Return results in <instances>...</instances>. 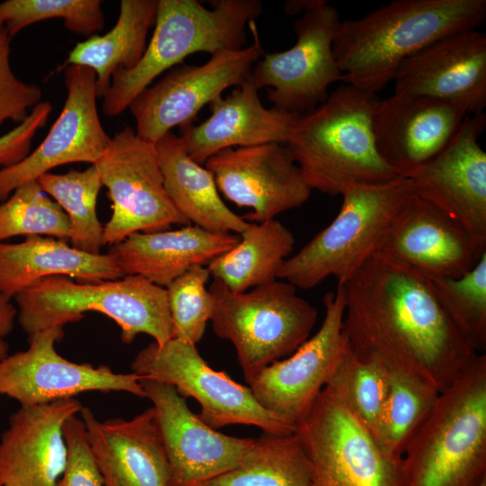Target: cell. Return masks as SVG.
<instances>
[{
    "label": "cell",
    "instance_id": "ffe728a7",
    "mask_svg": "<svg viewBox=\"0 0 486 486\" xmlns=\"http://www.w3.org/2000/svg\"><path fill=\"white\" fill-rule=\"evenodd\" d=\"M394 94L426 96L464 110L486 106V34L476 29L445 35L405 59Z\"/></svg>",
    "mask_w": 486,
    "mask_h": 486
},
{
    "label": "cell",
    "instance_id": "1f68e13d",
    "mask_svg": "<svg viewBox=\"0 0 486 486\" xmlns=\"http://www.w3.org/2000/svg\"><path fill=\"white\" fill-rule=\"evenodd\" d=\"M390 373L378 360L361 355L348 344L327 386L369 431L378 436L389 393Z\"/></svg>",
    "mask_w": 486,
    "mask_h": 486
},
{
    "label": "cell",
    "instance_id": "ba28073f",
    "mask_svg": "<svg viewBox=\"0 0 486 486\" xmlns=\"http://www.w3.org/2000/svg\"><path fill=\"white\" fill-rule=\"evenodd\" d=\"M286 281L236 292L213 278V333L234 346L249 383L263 369L292 354L310 335L318 310Z\"/></svg>",
    "mask_w": 486,
    "mask_h": 486
},
{
    "label": "cell",
    "instance_id": "83f0119b",
    "mask_svg": "<svg viewBox=\"0 0 486 486\" xmlns=\"http://www.w3.org/2000/svg\"><path fill=\"white\" fill-rule=\"evenodd\" d=\"M166 191L193 225L240 234L249 225L222 201L212 173L193 160L180 136L168 132L154 143Z\"/></svg>",
    "mask_w": 486,
    "mask_h": 486
},
{
    "label": "cell",
    "instance_id": "4fadbf2b",
    "mask_svg": "<svg viewBox=\"0 0 486 486\" xmlns=\"http://www.w3.org/2000/svg\"><path fill=\"white\" fill-rule=\"evenodd\" d=\"M251 25L255 40L250 46L219 51L201 66L175 67L138 94L129 106L137 135L157 142L173 128L193 123L205 104L248 79L264 54L255 22Z\"/></svg>",
    "mask_w": 486,
    "mask_h": 486
},
{
    "label": "cell",
    "instance_id": "44dd1931",
    "mask_svg": "<svg viewBox=\"0 0 486 486\" xmlns=\"http://www.w3.org/2000/svg\"><path fill=\"white\" fill-rule=\"evenodd\" d=\"M466 115L426 96L393 93L378 98L372 113L377 150L400 176L410 178L448 144Z\"/></svg>",
    "mask_w": 486,
    "mask_h": 486
},
{
    "label": "cell",
    "instance_id": "8992f818",
    "mask_svg": "<svg viewBox=\"0 0 486 486\" xmlns=\"http://www.w3.org/2000/svg\"><path fill=\"white\" fill-rule=\"evenodd\" d=\"M18 321L28 337L77 322L87 311L100 312L121 328V338L130 344L147 334L158 346L173 338L166 289L140 275L77 284L68 276L45 277L14 297Z\"/></svg>",
    "mask_w": 486,
    "mask_h": 486
},
{
    "label": "cell",
    "instance_id": "6da1fadb",
    "mask_svg": "<svg viewBox=\"0 0 486 486\" xmlns=\"http://www.w3.org/2000/svg\"><path fill=\"white\" fill-rule=\"evenodd\" d=\"M349 346L390 374L446 389L477 353L439 303L428 277L377 252L339 284Z\"/></svg>",
    "mask_w": 486,
    "mask_h": 486
},
{
    "label": "cell",
    "instance_id": "7bdbcfd3",
    "mask_svg": "<svg viewBox=\"0 0 486 486\" xmlns=\"http://www.w3.org/2000/svg\"><path fill=\"white\" fill-rule=\"evenodd\" d=\"M482 486H486V482H484L483 484H482Z\"/></svg>",
    "mask_w": 486,
    "mask_h": 486
},
{
    "label": "cell",
    "instance_id": "f35d334b",
    "mask_svg": "<svg viewBox=\"0 0 486 486\" xmlns=\"http://www.w3.org/2000/svg\"><path fill=\"white\" fill-rule=\"evenodd\" d=\"M11 40L0 22V126L7 121L22 122L42 97L38 86L25 83L14 74L10 60Z\"/></svg>",
    "mask_w": 486,
    "mask_h": 486
},
{
    "label": "cell",
    "instance_id": "7402d4cb",
    "mask_svg": "<svg viewBox=\"0 0 486 486\" xmlns=\"http://www.w3.org/2000/svg\"><path fill=\"white\" fill-rule=\"evenodd\" d=\"M378 252L428 278H457L477 264L486 247L458 222L412 194Z\"/></svg>",
    "mask_w": 486,
    "mask_h": 486
},
{
    "label": "cell",
    "instance_id": "74e56055",
    "mask_svg": "<svg viewBox=\"0 0 486 486\" xmlns=\"http://www.w3.org/2000/svg\"><path fill=\"white\" fill-rule=\"evenodd\" d=\"M210 276L206 266L197 265L166 287L173 338L195 346L202 338L213 309V299L206 287Z\"/></svg>",
    "mask_w": 486,
    "mask_h": 486
},
{
    "label": "cell",
    "instance_id": "7c38bea8",
    "mask_svg": "<svg viewBox=\"0 0 486 486\" xmlns=\"http://www.w3.org/2000/svg\"><path fill=\"white\" fill-rule=\"evenodd\" d=\"M339 12L328 2L302 14L294 22V45L280 52L264 53L251 76L259 90L267 87L273 107L292 114H304L328 96V88L343 82L333 40Z\"/></svg>",
    "mask_w": 486,
    "mask_h": 486
},
{
    "label": "cell",
    "instance_id": "5bb4252c",
    "mask_svg": "<svg viewBox=\"0 0 486 486\" xmlns=\"http://www.w3.org/2000/svg\"><path fill=\"white\" fill-rule=\"evenodd\" d=\"M325 314L318 331L290 356L263 369L248 384L259 403L277 420L295 428L326 386L347 345L342 287L323 297Z\"/></svg>",
    "mask_w": 486,
    "mask_h": 486
},
{
    "label": "cell",
    "instance_id": "8fae6325",
    "mask_svg": "<svg viewBox=\"0 0 486 486\" xmlns=\"http://www.w3.org/2000/svg\"><path fill=\"white\" fill-rule=\"evenodd\" d=\"M132 373L170 384L184 398L201 407L202 422L217 429L229 425L255 426L265 434L284 436L294 428L277 420L254 397L249 387L223 371L212 369L195 345L171 338L162 346L152 342L131 362Z\"/></svg>",
    "mask_w": 486,
    "mask_h": 486
},
{
    "label": "cell",
    "instance_id": "d6986e66",
    "mask_svg": "<svg viewBox=\"0 0 486 486\" xmlns=\"http://www.w3.org/2000/svg\"><path fill=\"white\" fill-rule=\"evenodd\" d=\"M64 68V106L37 148L21 161L0 168V202L20 185L36 181L54 167L79 162L95 164L110 143L97 111L94 72L76 65Z\"/></svg>",
    "mask_w": 486,
    "mask_h": 486
},
{
    "label": "cell",
    "instance_id": "7a4b0ae2",
    "mask_svg": "<svg viewBox=\"0 0 486 486\" xmlns=\"http://www.w3.org/2000/svg\"><path fill=\"white\" fill-rule=\"evenodd\" d=\"M485 19L486 0H394L340 21L333 50L343 83L376 94L409 57L445 35L476 29Z\"/></svg>",
    "mask_w": 486,
    "mask_h": 486
},
{
    "label": "cell",
    "instance_id": "d4e9b609",
    "mask_svg": "<svg viewBox=\"0 0 486 486\" xmlns=\"http://www.w3.org/2000/svg\"><path fill=\"white\" fill-rule=\"evenodd\" d=\"M211 115L199 125L180 127L190 158L198 164L228 148L286 144L298 114L266 108L252 76L230 94L210 104Z\"/></svg>",
    "mask_w": 486,
    "mask_h": 486
},
{
    "label": "cell",
    "instance_id": "8d00e7d4",
    "mask_svg": "<svg viewBox=\"0 0 486 486\" xmlns=\"http://www.w3.org/2000/svg\"><path fill=\"white\" fill-rule=\"evenodd\" d=\"M62 19L68 30L89 38L102 31L104 15L99 0H6L0 3V22L13 38L26 27Z\"/></svg>",
    "mask_w": 486,
    "mask_h": 486
},
{
    "label": "cell",
    "instance_id": "ac0fdd59",
    "mask_svg": "<svg viewBox=\"0 0 486 486\" xmlns=\"http://www.w3.org/2000/svg\"><path fill=\"white\" fill-rule=\"evenodd\" d=\"M486 115L467 114L448 144L412 176L413 194L458 222L486 247Z\"/></svg>",
    "mask_w": 486,
    "mask_h": 486
},
{
    "label": "cell",
    "instance_id": "ab89813d",
    "mask_svg": "<svg viewBox=\"0 0 486 486\" xmlns=\"http://www.w3.org/2000/svg\"><path fill=\"white\" fill-rule=\"evenodd\" d=\"M63 435L67 462L56 486H104L81 418L74 415L66 420Z\"/></svg>",
    "mask_w": 486,
    "mask_h": 486
},
{
    "label": "cell",
    "instance_id": "2e32d148",
    "mask_svg": "<svg viewBox=\"0 0 486 486\" xmlns=\"http://www.w3.org/2000/svg\"><path fill=\"white\" fill-rule=\"evenodd\" d=\"M151 400L169 465L167 486H199L239 465L255 438L222 434L201 420L170 384L140 380Z\"/></svg>",
    "mask_w": 486,
    "mask_h": 486
},
{
    "label": "cell",
    "instance_id": "4316f807",
    "mask_svg": "<svg viewBox=\"0 0 486 486\" xmlns=\"http://www.w3.org/2000/svg\"><path fill=\"white\" fill-rule=\"evenodd\" d=\"M51 275H65L87 283L124 276L110 253H86L61 239L29 236L21 243L0 242V295L11 300Z\"/></svg>",
    "mask_w": 486,
    "mask_h": 486
},
{
    "label": "cell",
    "instance_id": "d6a6232c",
    "mask_svg": "<svg viewBox=\"0 0 486 486\" xmlns=\"http://www.w3.org/2000/svg\"><path fill=\"white\" fill-rule=\"evenodd\" d=\"M37 182L45 194L53 198L68 216L71 247L90 254H100L104 246V226L96 212V202L103 186L94 165L83 171L72 169L66 174L46 173Z\"/></svg>",
    "mask_w": 486,
    "mask_h": 486
},
{
    "label": "cell",
    "instance_id": "f546056e",
    "mask_svg": "<svg viewBox=\"0 0 486 486\" xmlns=\"http://www.w3.org/2000/svg\"><path fill=\"white\" fill-rule=\"evenodd\" d=\"M238 235L240 239L232 249L206 266L211 275L236 292L276 280L280 267L293 251L292 231L274 219L249 222Z\"/></svg>",
    "mask_w": 486,
    "mask_h": 486
},
{
    "label": "cell",
    "instance_id": "f1b7e54d",
    "mask_svg": "<svg viewBox=\"0 0 486 486\" xmlns=\"http://www.w3.org/2000/svg\"><path fill=\"white\" fill-rule=\"evenodd\" d=\"M158 0H122L115 25L106 33L94 34L78 42L62 68L86 67L96 77L98 97L110 86L112 73L130 69L140 61L147 47L149 29L155 24Z\"/></svg>",
    "mask_w": 486,
    "mask_h": 486
},
{
    "label": "cell",
    "instance_id": "277c9868",
    "mask_svg": "<svg viewBox=\"0 0 486 486\" xmlns=\"http://www.w3.org/2000/svg\"><path fill=\"white\" fill-rule=\"evenodd\" d=\"M404 486L486 482V354L439 392L400 459Z\"/></svg>",
    "mask_w": 486,
    "mask_h": 486
},
{
    "label": "cell",
    "instance_id": "cb8c5ba5",
    "mask_svg": "<svg viewBox=\"0 0 486 486\" xmlns=\"http://www.w3.org/2000/svg\"><path fill=\"white\" fill-rule=\"evenodd\" d=\"M104 486H167L169 465L150 407L130 419L98 420L79 412Z\"/></svg>",
    "mask_w": 486,
    "mask_h": 486
},
{
    "label": "cell",
    "instance_id": "30bf717a",
    "mask_svg": "<svg viewBox=\"0 0 486 486\" xmlns=\"http://www.w3.org/2000/svg\"><path fill=\"white\" fill-rule=\"evenodd\" d=\"M94 165L112 202L104 246L116 245L137 232L190 225L166 191L154 143L139 137L131 127L116 132Z\"/></svg>",
    "mask_w": 486,
    "mask_h": 486
},
{
    "label": "cell",
    "instance_id": "484cf974",
    "mask_svg": "<svg viewBox=\"0 0 486 486\" xmlns=\"http://www.w3.org/2000/svg\"><path fill=\"white\" fill-rule=\"evenodd\" d=\"M240 236L213 232L195 225L157 232H137L111 247L123 275H140L167 287L191 267L207 266L232 249Z\"/></svg>",
    "mask_w": 486,
    "mask_h": 486
},
{
    "label": "cell",
    "instance_id": "52a82bcc",
    "mask_svg": "<svg viewBox=\"0 0 486 486\" xmlns=\"http://www.w3.org/2000/svg\"><path fill=\"white\" fill-rule=\"evenodd\" d=\"M412 194L403 176L346 190L335 219L283 263L277 279L304 290L331 276L343 284L381 249Z\"/></svg>",
    "mask_w": 486,
    "mask_h": 486
},
{
    "label": "cell",
    "instance_id": "60d3db41",
    "mask_svg": "<svg viewBox=\"0 0 486 486\" xmlns=\"http://www.w3.org/2000/svg\"><path fill=\"white\" fill-rule=\"evenodd\" d=\"M16 315L17 309L10 300L0 295V361L8 356V344L4 338L12 331Z\"/></svg>",
    "mask_w": 486,
    "mask_h": 486
},
{
    "label": "cell",
    "instance_id": "9a60e30c",
    "mask_svg": "<svg viewBox=\"0 0 486 486\" xmlns=\"http://www.w3.org/2000/svg\"><path fill=\"white\" fill-rule=\"evenodd\" d=\"M63 335L60 328L38 331L28 337L26 350L0 361V395L21 406L75 398L87 392H123L145 398L142 376L115 373L106 365L71 362L58 355L55 344Z\"/></svg>",
    "mask_w": 486,
    "mask_h": 486
},
{
    "label": "cell",
    "instance_id": "e0dca14e",
    "mask_svg": "<svg viewBox=\"0 0 486 486\" xmlns=\"http://www.w3.org/2000/svg\"><path fill=\"white\" fill-rule=\"evenodd\" d=\"M205 167L226 199L252 209L241 216L248 222L274 220L299 208L312 191L284 144L228 148L208 158Z\"/></svg>",
    "mask_w": 486,
    "mask_h": 486
},
{
    "label": "cell",
    "instance_id": "836d02e7",
    "mask_svg": "<svg viewBox=\"0 0 486 486\" xmlns=\"http://www.w3.org/2000/svg\"><path fill=\"white\" fill-rule=\"evenodd\" d=\"M438 391L411 374H390L389 393L376 443L391 458L400 460L411 435L432 407Z\"/></svg>",
    "mask_w": 486,
    "mask_h": 486
},
{
    "label": "cell",
    "instance_id": "5b68a950",
    "mask_svg": "<svg viewBox=\"0 0 486 486\" xmlns=\"http://www.w3.org/2000/svg\"><path fill=\"white\" fill-rule=\"evenodd\" d=\"M262 9L259 0H219L212 9L196 0H158L155 29L145 52L132 68L112 73L103 96L104 114H121L155 78L192 54L212 56L244 48L247 24L255 22Z\"/></svg>",
    "mask_w": 486,
    "mask_h": 486
},
{
    "label": "cell",
    "instance_id": "603a6c76",
    "mask_svg": "<svg viewBox=\"0 0 486 486\" xmlns=\"http://www.w3.org/2000/svg\"><path fill=\"white\" fill-rule=\"evenodd\" d=\"M82 408L76 398L20 406L0 439V486H56L67 462L63 425Z\"/></svg>",
    "mask_w": 486,
    "mask_h": 486
},
{
    "label": "cell",
    "instance_id": "b9f144b4",
    "mask_svg": "<svg viewBox=\"0 0 486 486\" xmlns=\"http://www.w3.org/2000/svg\"><path fill=\"white\" fill-rule=\"evenodd\" d=\"M327 0H287L284 4V13L289 15L305 13L314 9L323 4Z\"/></svg>",
    "mask_w": 486,
    "mask_h": 486
},
{
    "label": "cell",
    "instance_id": "d590c367",
    "mask_svg": "<svg viewBox=\"0 0 486 486\" xmlns=\"http://www.w3.org/2000/svg\"><path fill=\"white\" fill-rule=\"evenodd\" d=\"M70 234L68 216L37 180L20 185L0 202V242L16 236L42 235L67 241Z\"/></svg>",
    "mask_w": 486,
    "mask_h": 486
},
{
    "label": "cell",
    "instance_id": "e575fe53",
    "mask_svg": "<svg viewBox=\"0 0 486 486\" xmlns=\"http://www.w3.org/2000/svg\"><path fill=\"white\" fill-rule=\"evenodd\" d=\"M435 294L460 333L477 353L486 351V252L457 278H429Z\"/></svg>",
    "mask_w": 486,
    "mask_h": 486
},
{
    "label": "cell",
    "instance_id": "9c48e42d",
    "mask_svg": "<svg viewBox=\"0 0 486 486\" xmlns=\"http://www.w3.org/2000/svg\"><path fill=\"white\" fill-rule=\"evenodd\" d=\"M294 432L310 463L311 486H404L400 460L382 452L327 385Z\"/></svg>",
    "mask_w": 486,
    "mask_h": 486
},
{
    "label": "cell",
    "instance_id": "4dcf8cb0",
    "mask_svg": "<svg viewBox=\"0 0 486 486\" xmlns=\"http://www.w3.org/2000/svg\"><path fill=\"white\" fill-rule=\"evenodd\" d=\"M311 466L293 432L265 434L255 442L242 463L199 486H311Z\"/></svg>",
    "mask_w": 486,
    "mask_h": 486
},
{
    "label": "cell",
    "instance_id": "3957f363",
    "mask_svg": "<svg viewBox=\"0 0 486 486\" xmlns=\"http://www.w3.org/2000/svg\"><path fill=\"white\" fill-rule=\"evenodd\" d=\"M377 100L376 94L343 83L299 115L285 145L311 190L342 195L400 176L375 145L372 113Z\"/></svg>",
    "mask_w": 486,
    "mask_h": 486
}]
</instances>
